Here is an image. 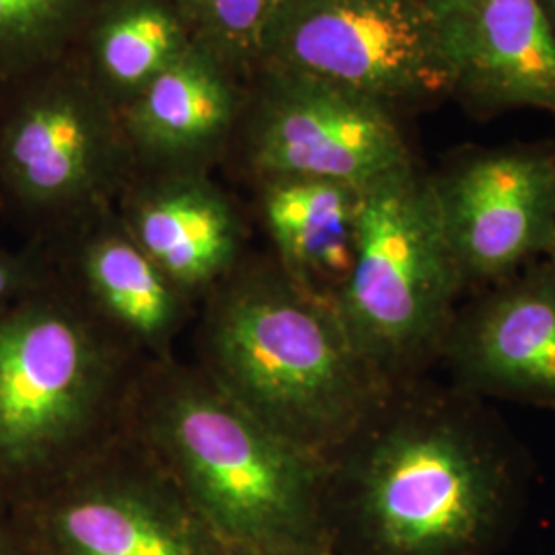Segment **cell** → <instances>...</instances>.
<instances>
[{"label": "cell", "instance_id": "obj_1", "mask_svg": "<svg viewBox=\"0 0 555 555\" xmlns=\"http://www.w3.org/2000/svg\"><path fill=\"white\" fill-rule=\"evenodd\" d=\"M483 399L422 378L393 387L332 459L341 502L377 555H472L508 515L525 456Z\"/></svg>", "mask_w": 555, "mask_h": 555}, {"label": "cell", "instance_id": "obj_23", "mask_svg": "<svg viewBox=\"0 0 555 555\" xmlns=\"http://www.w3.org/2000/svg\"><path fill=\"white\" fill-rule=\"evenodd\" d=\"M233 555H327L325 550H315V552H295V554H238L233 552Z\"/></svg>", "mask_w": 555, "mask_h": 555}, {"label": "cell", "instance_id": "obj_16", "mask_svg": "<svg viewBox=\"0 0 555 555\" xmlns=\"http://www.w3.org/2000/svg\"><path fill=\"white\" fill-rule=\"evenodd\" d=\"M272 258L300 288L336 305L357 254L360 192L323 179L259 181Z\"/></svg>", "mask_w": 555, "mask_h": 555}, {"label": "cell", "instance_id": "obj_10", "mask_svg": "<svg viewBox=\"0 0 555 555\" xmlns=\"http://www.w3.org/2000/svg\"><path fill=\"white\" fill-rule=\"evenodd\" d=\"M428 178L467 291L494 286L545 258L555 233V144L461 149Z\"/></svg>", "mask_w": 555, "mask_h": 555}, {"label": "cell", "instance_id": "obj_20", "mask_svg": "<svg viewBox=\"0 0 555 555\" xmlns=\"http://www.w3.org/2000/svg\"><path fill=\"white\" fill-rule=\"evenodd\" d=\"M21 286H27V274L21 272L17 261L0 254V309L13 300Z\"/></svg>", "mask_w": 555, "mask_h": 555}, {"label": "cell", "instance_id": "obj_8", "mask_svg": "<svg viewBox=\"0 0 555 555\" xmlns=\"http://www.w3.org/2000/svg\"><path fill=\"white\" fill-rule=\"evenodd\" d=\"M235 142L256 183L323 179L364 190L420 163L393 112L276 66H258L245 80Z\"/></svg>", "mask_w": 555, "mask_h": 555}, {"label": "cell", "instance_id": "obj_4", "mask_svg": "<svg viewBox=\"0 0 555 555\" xmlns=\"http://www.w3.org/2000/svg\"><path fill=\"white\" fill-rule=\"evenodd\" d=\"M151 362L64 280L0 309V481L52 490L130 428Z\"/></svg>", "mask_w": 555, "mask_h": 555}, {"label": "cell", "instance_id": "obj_18", "mask_svg": "<svg viewBox=\"0 0 555 555\" xmlns=\"http://www.w3.org/2000/svg\"><path fill=\"white\" fill-rule=\"evenodd\" d=\"M100 0H0V80L68 54Z\"/></svg>", "mask_w": 555, "mask_h": 555}, {"label": "cell", "instance_id": "obj_22", "mask_svg": "<svg viewBox=\"0 0 555 555\" xmlns=\"http://www.w3.org/2000/svg\"><path fill=\"white\" fill-rule=\"evenodd\" d=\"M543 259L550 263V268L554 270L555 274V233L554 238H552V245H550V249H547V254H545V258Z\"/></svg>", "mask_w": 555, "mask_h": 555}, {"label": "cell", "instance_id": "obj_24", "mask_svg": "<svg viewBox=\"0 0 555 555\" xmlns=\"http://www.w3.org/2000/svg\"><path fill=\"white\" fill-rule=\"evenodd\" d=\"M0 555H15V554H13V552H11V550H9V547H7V545H2V543H0Z\"/></svg>", "mask_w": 555, "mask_h": 555}, {"label": "cell", "instance_id": "obj_5", "mask_svg": "<svg viewBox=\"0 0 555 555\" xmlns=\"http://www.w3.org/2000/svg\"><path fill=\"white\" fill-rule=\"evenodd\" d=\"M467 293L442 233L428 169L417 163L360 192L357 254L337 315L393 387L440 358Z\"/></svg>", "mask_w": 555, "mask_h": 555}, {"label": "cell", "instance_id": "obj_14", "mask_svg": "<svg viewBox=\"0 0 555 555\" xmlns=\"http://www.w3.org/2000/svg\"><path fill=\"white\" fill-rule=\"evenodd\" d=\"M68 235L64 280L114 334L149 362L176 358L198 302L160 272L128 235L114 208Z\"/></svg>", "mask_w": 555, "mask_h": 555}, {"label": "cell", "instance_id": "obj_17", "mask_svg": "<svg viewBox=\"0 0 555 555\" xmlns=\"http://www.w3.org/2000/svg\"><path fill=\"white\" fill-rule=\"evenodd\" d=\"M194 43L169 0H100L73 54L89 80L121 109Z\"/></svg>", "mask_w": 555, "mask_h": 555}, {"label": "cell", "instance_id": "obj_3", "mask_svg": "<svg viewBox=\"0 0 555 555\" xmlns=\"http://www.w3.org/2000/svg\"><path fill=\"white\" fill-rule=\"evenodd\" d=\"M130 426L231 552L325 550L330 461L278 437L194 362H151Z\"/></svg>", "mask_w": 555, "mask_h": 555}, {"label": "cell", "instance_id": "obj_15", "mask_svg": "<svg viewBox=\"0 0 555 555\" xmlns=\"http://www.w3.org/2000/svg\"><path fill=\"white\" fill-rule=\"evenodd\" d=\"M245 82L194 43L119 109L137 171H210L235 144Z\"/></svg>", "mask_w": 555, "mask_h": 555}, {"label": "cell", "instance_id": "obj_9", "mask_svg": "<svg viewBox=\"0 0 555 555\" xmlns=\"http://www.w3.org/2000/svg\"><path fill=\"white\" fill-rule=\"evenodd\" d=\"M36 500V529L48 555H219L220 547L229 550L132 426Z\"/></svg>", "mask_w": 555, "mask_h": 555}, {"label": "cell", "instance_id": "obj_12", "mask_svg": "<svg viewBox=\"0 0 555 555\" xmlns=\"http://www.w3.org/2000/svg\"><path fill=\"white\" fill-rule=\"evenodd\" d=\"M474 119L535 109L555 119V31L537 0H426Z\"/></svg>", "mask_w": 555, "mask_h": 555}, {"label": "cell", "instance_id": "obj_21", "mask_svg": "<svg viewBox=\"0 0 555 555\" xmlns=\"http://www.w3.org/2000/svg\"><path fill=\"white\" fill-rule=\"evenodd\" d=\"M537 4L541 7V11L545 13V17L552 23L555 31V0H537Z\"/></svg>", "mask_w": 555, "mask_h": 555}, {"label": "cell", "instance_id": "obj_6", "mask_svg": "<svg viewBox=\"0 0 555 555\" xmlns=\"http://www.w3.org/2000/svg\"><path fill=\"white\" fill-rule=\"evenodd\" d=\"M137 165L119 109L73 50L0 80V181L66 233L114 208Z\"/></svg>", "mask_w": 555, "mask_h": 555}, {"label": "cell", "instance_id": "obj_7", "mask_svg": "<svg viewBox=\"0 0 555 555\" xmlns=\"http://www.w3.org/2000/svg\"><path fill=\"white\" fill-rule=\"evenodd\" d=\"M258 66L325 80L401 119L437 109L453 95L426 0H284Z\"/></svg>", "mask_w": 555, "mask_h": 555}, {"label": "cell", "instance_id": "obj_11", "mask_svg": "<svg viewBox=\"0 0 555 555\" xmlns=\"http://www.w3.org/2000/svg\"><path fill=\"white\" fill-rule=\"evenodd\" d=\"M451 385L479 399L555 408V274L539 259L456 309L444 339Z\"/></svg>", "mask_w": 555, "mask_h": 555}, {"label": "cell", "instance_id": "obj_19", "mask_svg": "<svg viewBox=\"0 0 555 555\" xmlns=\"http://www.w3.org/2000/svg\"><path fill=\"white\" fill-rule=\"evenodd\" d=\"M194 41L237 75L256 70L272 21L284 0H169Z\"/></svg>", "mask_w": 555, "mask_h": 555}, {"label": "cell", "instance_id": "obj_13", "mask_svg": "<svg viewBox=\"0 0 555 555\" xmlns=\"http://www.w3.org/2000/svg\"><path fill=\"white\" fill-rule=\"evenodd\" d=\"M114 210L140 249L198 305L245 258V224L210 171H134Z\"/></svg>", "mask_w": 555, "mask_h": 555}, {"label": "cell", "instance_id": "obj_2", "mask_svg": "<svg viewBox=\"0 0 555 555\" xmlns=\"http://www.w3.org/2000/svg\"><path fill=\"white\" fill-rule=\"evenodd\" d=\"M194 364L278 437L330 463L393 391L336 305L272 256H245L199 300Z\"/></svg>", "mask_w": 555, "mask_h": 555}]
</instances>
